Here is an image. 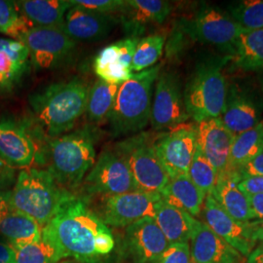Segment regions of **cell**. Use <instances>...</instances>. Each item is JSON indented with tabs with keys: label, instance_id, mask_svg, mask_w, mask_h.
<instances>
[{
	"label": "cell",
	"instance_id": "cell-11",
	"mask_svg": "<svg viewBox=\"0 0 263 263\" xmlns=\"http://www.w3.org/2000/svg\"><path fill=\"white\" fill-rule=\"evenodd\" d=\"M90 195H116L138 190L126 161L113 149L103 151L83 180Z\"/></svg>",
	"mask_w": 263,
	"mask_h": 263
},
{
	"label": "cell",
	"instance_id": "cell-15",
	"mask_svg": "<svg viewBox=\"0 0 263 263\" xmlns=\"http://www.w3.org/2000/svg\"><path fill=\"white\" fill-rule=\"evenodd\" d=\"M216 235L223 239L243 256H248L256 247L254 239L255 221L242 222L228 215L211 194H208L201 215Z\"/></svg>",
	"mask_w": 263,
	"mask_h": 263
},
{
	"label": "cell",
	"instance_id": "cell-24",
	"mask_svg": "<svg viewBox=\"0 0 263 263\" xmlns=\"http://www.w3.org/2000/svg\"><path fill=\"white\" fill-rule=\"evenodd\" d=\"M154 220L170 244L189 243L196 218L188 213L160 200Z\"/></svg>",
	"mask_w": 263,
	"mask_h": 263
},
{
	"label": "cell",
	"instance_id": "cell-14",
	"mask_svg": "<svg viewBox=\"0 0 263 263\" xmlns=\"http://www.w3.org/2000/svg\"><path fill=\"white\" fill-rule=\"evenodd\" d=\"M160 200L159 193L140 190L103 196L99 217L107 226L126 228L142 218H154Z\"/></svg>",
	"mask_w": 263,
	"mask_h": 263
},
{
	"label": "cell",
	"instance_id": "cell-27",
	"mask_svg": "<svg viewBox=\"0 0 263 263\" xmlns=\"http://www.w3.org/2000/svg\"><path fill=\"white\" fill-rule=\"evenodd\" d=\"M0 234L5 237L12 247L41 240L42 226L32 217L12 210L0 219Z\"/></svg>",
	"mask_w": 263,
	"mask_h": 263
},
{
	"label": "cell",
	"instance_id": "cell-41",
	"mask_svg": "<svg viewBox=\"0 0 263 263\" xmlns=\"http://www.w3.org/2000/svg\"><path fill=\"white\" fill-rule=\"evenodd\" d=\"M239 188L246 195L263 193V177H249L239 181Z\"/></svg>",
	"mask_w": 263,
	"mask_h": 263
},
{
	"label": "cell",
	"instance_id": "cell-13",
	"mask_svg": "<svg viewBox=\"0 0 263 263\" xmlns=\"http://www.w3.org/2000/svg\"><path fill=\"white\" fill-rule=\"evenodd\" d=\"M0 158L13 169H28L42 158L29 121L0 117Z\"/></svg>",
	"mask_w": 263,
	"mask_h": 263
},
{
	"label": "cell",
	"instance_id": "cell-46",
	"mask_svg": "<svg viewBox=\"0 0 263 263\" xmlns=\"http://www.w3.org/2000/svg\"><path fill=\"white\" fill-rule=\"evenodd\" d=\"M247 263H263V246L257 245L247 256Z\"/></svg>",
	"mask_w": 263,
	"mask_h": 263
},
{
	"label": "cell",
	"instance_id": "cell-34",
	"mask_svg": "<svg viewBox=\"0 0 263 263\" xmlns=\"http://www.w3.org/2000/svg\"><path fill=\"white\" fill-rule=\"evenodd\" d=\"M31 26L21 16L15 1L0 0V33L19 41L21 35Z\"/></svg>",
	"mask_w": 263,
	"mask_h": 263
},
{
	"label": "cell",
	"instance_id": "cell-18",
	"mask_svg": "<svg viewBox=\"0 0 263 263\" xmlns=\"http://www.w3.org/2000/svg\"><path fill=\"white\" fill-rule=\"evenodd\" d=\"M197 146L216 170L218 176L228 172L229 156L235 136L220 117L196 123Z\"/></svg>",
	"mask_w": 263,
	"mask_h": 263
},
{
	"label": "cell",
	"instance_id": "cell-28",
	"mask_svg": "<svg viewBox=\"0 0 263 263\" xmlns=\"http://www.w3.org/2000/svg\"><path fill=\"white\" fill-rule=\"evenodd\" d=\"M263 149V119L255 127L235 136L231 146L228 172L238 171Z\"/></svg>",
	"mask_w": 263,
	"mask_h": 263
},
{
	"label": "cell",
	"instance_id": "cell-39",
	"mask_svg": "<svg viewBox=\"0 0 263 263\" xmlns=\"http://www.w3.org/2000/svg\"><path fill=\"white\" fill-rule=\"evenodd\" d=\"M0 53L7 54L20 62L28 63L29 54L27 47L18 40L0 37Z\"/></svg>",
	"mask_w": 263,
	"mask_h": 263
},
{
	"label": "cell",
	"instance_id": "cell-49",
	"mask_svg": "<svg viewBox=\"0 0 263 263\" xmlns=\"http://www.w3.org/2000/svg\"><path fill=\"white\" fill-rule=\"evenodd\" d=\"M61 263H73V262H71V261H67V262H61Z\"/></svg>",
	"mask_w": 263,
	"mask_h": 263
},
{
	"label": "cell",
	"instance_id": "cell-12",
	"mask_svg": "<svg viewBox=\"0 0 263 263\" xmlns=\"http://www.w3.org/2000/svg\"><path fill=\"white\" fill-rule=\"evenodd\" d=\"M154 146L170 179L187 175L197 148L196 123L186 122L155 136Z\"/></svg>",
	"mask_w": 263,
	"mask_h": 263
},
{
	"label": "cell",
	"instance_id": "cell-7",
	"mask_svg": "<svg viewBox=\"0 0 263 263\" xmlns=\"http://www.w3.org/2000/svg\"><path fill=\"white\" fill-rule=\"evenodd\" d=\"M154 140L151 133L141 132L118 142L114 151L128 164L138 190L160 194L170 177L160 161Z\"/></svg>",
	"mask_w": 263,
	"mask_h": 263
},
{
	"label": "cell",
	"instance_id": "cell-8",
	"mask_svg": "<svg viewBox=\"0 0 263 263\" xmlns=\"http://www.w3.org/2000/svg\"><path fill=\"white\" fill-rule=\"evenodd\" d=\"M180 28L193 40L230 52L242 29L227 12L210 5H203L192 17L182 20Z\"/></svg>",
	"mask_w": 263,
	"mask_h": 263
},
{
	"label": "cell",
	"instance_id": "cell-32",
	"mask_svg": "<svg viewBox=\"0 0 263 263\" xmlns=\"http://www.w3.org/2000/svg\"><path fill=\"white\" fill-rule=\"evenodd\" d=\"M242 29L263 28V0H244L233 2L227 12Z\"/></svg>",
	"mask_w": 263,
	"mask_h": 263
},
{
	"label": "cell",
	"instance_id": "cell-21",
	"mask_svg": "<svg viewBox=\"0 0 263 263\" xmlns=\"http://www.w3.org/2000/svg\"><path fill=\"white\" fill-rule=\"evenodd\" d=\"M173 9L164 0H125L120 11V23L129 37H140L149 26L161 25Z\"/></svg>",
	"mask_w": 263,
	"mask_h": 263
},
{
	"label": "cell",
	"instance_id": "cell-2",
	"mask_svg": "<svg viewBox=\"0 0 263 263\" xmlns=\"http://www.w3.org/2000/svg\"><path fill=\"white\" fill-rule=\"evenodd\" d=\"M90 86L81 78L49 85L28 99L35 120L48 137L70 131L86 113Z\"/></svg>",
	"mask_w": 263,
	"mask_h": 263
},
{
	"label": "cell",
	"instance_id": "cell-16",
	"mask_svg": "<svg viewBox=\"0 0 263 263\" xmlns=\"http://www.w3.org/2000/svg\"><path fill=\"white\" fill-rule=\"evenodd\" d=\"M262 112V100L254 91L238 83L227 85L224 106L219 117L234 136L261 122Z\"/></svg>",
	"mask_w": 263,
	"mask_h": 263
},
{
	"label": "cell",
	"instance_id": "cell-29",
	"mask_svg": "<svg viewBox=\"0 0 263 263\" xmlns=\"http://www.w3.org/2000/svg\"><path fill=\"white\" fill-rule=\"evenodd\" d=\"M93 67L99 79L110 84L121 85L134 74L131 67L124 64L115 43L98 53Z\"/></svg>",
	"mask_w": 263,
	"mask_h": 263
},
{
	"label": "cell",
	"instance_id": "cell-50",
	"mask_svg": "<svg viewBox=\"0 0 263 263\" xmlns=\"http://www.w3.org/2000/svg\"><path fill=\"white\" fill-rule=\"evenodd\" d=\"M0 91H1V88H0Z\"/></svg>",
	"mask_w": 263,
	"mask_h": 263
},
{
	"label": "cell",
	"instance_id": "cell-23",
	"mask_svg": "<svg viewBox=\"0 0 263 263\" xmlns=\"http://www.w3.org/2000/svg\"><path fill=\"white\" fill-rule=\"evenodd\" d=\"M238 174L226 173L218 176L211 195L228 215L242 222L254 221L247 195L239 188Z\"/></svg>",
	"mask_w": 263,
	"mask_h": 263
},
{
	"label": "cell",
	"instance_id": "cell-5",
	"mask_svg": "<svg viewBox=\"0 0 263 263\" xmlns=\"http://www.w3.org/2000/svg\"><path fill=\"white\" fill-rule=\"evenodd\" d=\"M161 68L158 64L134 73L119 86L108 121L114 136L141 133L151 123L154 85Z\"/></svg>",
	"mask_w": 263,
	"mask_h": 263
},
{
	"label": "cell",
	"instance_id": "cell-43",
	"mask_svg": "<svg viewBox=\"0 0 263 263\" xmlns=\"http://www.w3.org/2000/svg\"><path fill=\"white\" fill-rule=\"evenodd\" d=\"M254 220L263 221V193L247 195Z\"/></svg>",
	"mask_w": 263,
	"mask_h": 263
},
{
	"label": "cell",
	"instance_id": "cell-37",
	"mask_svg": "<svg viewBox=\"0 0 263 263\" xmlns=\"http://www.w3.org/2000/svg\"><path fill=\"white\" fill-rule=\"evenodd\" d=\"M151 263H192L189 243L171 244Z\"/></svg>",
	"mask_w": 263,
	"mask_h": 263
},
{
	"label": "cell",
	"instance_id": "cell-47",
	"mask_svg": "<svg viewBox=\"0 0 263 263\" xmlns=\"http://www.w3.org/2000/svg\"><path fill=\"white\" fill-rule=\"evenodd\" d=\"M255 221L254 230V239L256 245L263 246V221Z\"/></svg>",
	"mask_w": 263,
	"mask_h": 263
},
{
	"label": "cell",
	"instance_id": "cell-30",
	"mask_svg": "<svg viewBox=\"0 0 263 263\" xmlns=\"http://www.w3.org/2000/svg\"><path fill=\"white\" fill-rule=\"evenodd\" d=\"M119 86L98 79L90 88L86 113L91 122L103 124L109 121Z\"/></svg>",
	"mask_w": 263,
	"mask_h": 263
},
{
	"label": "cell",
	"instance_id": "cell-38",
	"mask_svg": "<svg viewBox=\"0 0 263 263\" xmlns=\"http://www.w3.org/2000/svg\"><path fill=\"white\" fill-rule=\"evenodd\" d=\"M70 2L98 13L113 15L114 13H120L125 0H70Z\"/></svg>",
	"mask_w": 263,
	"mask_h": 263
},
{
	"label": "cell",
	"instance_id": "cell-19",
	"mask_svg": "<svg viewBox=\"0 0 263 263\" xmlns=\"http://www.w3.org/2000/svg\"><path fill=\"white\" fill-rule=\"evenodd\" d=\"M192 263H242L244 256L196 218L189 241Z\"/></svg>",
	"mask_w": 263,
	"mask_h": 263
},
{
	"label": "cell",
	"instance_id": "cell-31",
	"mask_svg": "<svg viewBox=\"0 0 263 263\" xmlns=\"http://www.w3.org/2000/svg\"><path fill=\"white\" fill-rule=\"evenodd\" d=\"M165 43L166 35L164 34H152L140 38L133 58V72H141L156 66L163 54Z\"/></svg>",
	"mask_w": 263,
	"mask_h": 263
},
{
	"label": "cell",
	"instance_id": "cell-6",
	"mask_svg": "<svg viewBox=\"0 0 263 263\" xmlns=\"http://www.w3.org/2000/svg\"><path fill=\"white\" fill-rule=\"evenodd\" d=\"M230 56L209 59L198 65L183 91L187 114L195 123L221 115L227 82L222 69Z\"/></svg>",
	"mask_w": 263,
	"mask_h": 263
},
{
	"label": "cell",
	"instance_id": "cell-36",
	"mask_svg": "<svg viewBox=\"0 0 263 263\" xmlns=\"http://www.w3.org/2000/svg\"><path fill=\"white\" fill-rule=\"evenodd\" d=\"M28 63L20 62L7 54L0 53V88L1 91L11 89L14 83L18 82L20 78L28 68Z\"/></svg>",
	"mask_w": 263,
	"mask_h": 263
},
{
	"label": "cell",
	"instance_id": "cell-48",
	"mask_svg": "<svg viewBox=\"0 0 263 263\" xmlns=\"http://www.w3.org/2000/svg\"><path fill=\"white\" fill-rule=\"evenodd\" d=\"M261 87H262V91H263V76H262V79H261Z\"/></svg>",
	"mask_w": 263,
	"mask_h": 263
},
{
	"label": "cell",
	"instance_id": "cell-42",
	"mask_svg": "<svg viewBox=\"0 0 263 263\" xmlns=\"http://www.w3.org/2000/svg\"><path fill=\"white\" fill-rule=\"evenodd\" d=\"M16 181L15 169L10 167L0 158V189L9 190Z\"/></svg>",
	"mask_w": 263,
	"mask_h": 263
},
{
	"label": "cell",
	"instance_id": "cell-4",
	"mask_svg": "<svg viewBox=\"0 0 263 263\" xmlns=\"http://www.w3.org/2000/svg\"><path fill=\"white\" fill-rule=\"evenodd\" d=\"M97 133L84 127L47 140L48 171L68 189L79 186L96 162Z\"/></svg>",
	"mask_w": 263,
	"mask_h": 263
},
{
	"label": "cell",
	"instance_id": "cell-22",
	"mask_svg": "<svg viewBox=\"0 0 263 263\" xmlns=\"http://www.w3.org/2000/svg\"><path fill=\"white\" fill-rule=\"evenodd\" d=\"M15 4L31 27L63 30L66 12L72 7L70 0H22Z\"/></svg>",
	"mask_w": 263,
	"mask_h": 263
},
{
	"label": "cell",
	"instance_id": "cell-35",
	"mask_svg": "<svg viewBox=\"0 0 263 263\" xmlns=\"http://www.w3.org/2000/svg\"><path fill=\"white\" fill-rule=\"evenodd\" d=\"M16 251V263H59L55 252L41 240L13 247Z\"/></svg>",
	"mask_w": 263,
	"mask_h": 263
},
{
	"label": "cell",
	"instance_id": "cell-17",
	"mask_svg": "<svg viewBox=\"0 0 263 263\" xmlns=\"http://www.w3.org/2000/svg\"><path fill=\"white\" fill-rule=\"evenodd\" d=\"M170 245L152 217L127 226L123 235V253L133 263H151Z\"/></svg>",
	"mask_w": 263,
	"mask_h": 263
},
{
	"label": "cell",
	"instance_id": "cell-1",
	"mask_svg": "<svg viewBox=\"0 0 263 263\" xmlns=\"http://www.w3.org/2000/svg\"><path fill=\"white\" fill-rule=\"evenodd\" d=\"M42 239L59 261L73 258L79 263H104L115 248L109 227L76 196L43 226Z\"/></svg>",
	"mask_w": 263,
	"mask_h": 263
},
{
	"label": "cell",
	"instance_id": "cell-25",
	"mask_svg": "<svg viewBox=\"0 0 263 263\" xmlns=\"http://www.w3.org/2000/svg\"><path fill=\"white\" fill-rule=\"evenodd\" d=\"M160 195L166 203L186 212L195 218L201 215L207 196L191 181L187 175L170 179Z\"/></svg>",
	"mask_w": 263,
	"mask_h": 263
},
{
	"label": "cell",
	"instance_id": "cell-9",
	"mask_svg": "<svg viewBox=\"0 0 263 263\" xmlns=\"http://www.w3.org/2000/svg\"><path fill=\"white\" fill-rule=\"evenodd\" d=\"M28 49L29 59L38 70L60 67L76 49V41L63 29L31 27L19 39Z\"/></svg>",
	"mask_w": 263,
	"mask_h": 263
},
{
	"label": "cell",
	"instance_id": "cell-10",
	"mask_svg": "<svg viewBox=\"0 0 263 263\" xmlns=\"http://www.w3.org/2000/svg\"><path fill=\"white\" fill-rule=\"evenodd\" d=\"M189 119L179 76L170 71L160 72L152 97L151 128L156 132L168 131Z\"/></svg>",
	"mask_w": 263,
	"mask_h": 263
},
{
	"label": "cell",
	"instance_id": "cell-45",
	"mask_svg": "<svg viewBox=\"0 0 263 263\" xmlns=\"http://www.w3.org/2000/svg\"><path fill=\"white\" fill-rule=\"evenodd\" d=\"M10 189H0V219H2L13 210L10 204Z\"/></svg>",
	"mask_w": 263,
	"mask_h": 263
},
{
	"label": "cell",
	"instance_id": "cell-26",
	"mask_svg": "<svg viewBox=\"0 0 263 263\" xmlns=\"http://www.w3.org/2000/svg\"><path fill=\"white\" fill-rule=\"evenodd\" d=\"M231 60L246 71L263 70V28L241 29L231 49Z\"/></svg>",
	"mask_w": 263,
	"mask_h": 263
},
{
	"label": "cell",
	"instance_id": "cell-3",
	"mask_svg": "<svg viewBox=\"0 0 263 263\" xmlns=\"http://www.w3.org/2000/svg\"><path fill=\"white\" fill-rule=\"evenodd\" d=\"M74 197L48 170L30 167L20 172L9 199L13 210L32 217L43 228Z\"/></svg>",
	"mask_w": 263,
	"mask_h": 263
},
{
	"label": "cell",
	"instance_id": "cell-33",
	"mask_svg": "<svg viewBox=\"0 0 263 263\" xmlns=\"http://www.w3.org/2000/svg\"><path fill=\"white\" fill-rule=\"evenodd\" d=\"M187 176L191 181L206 195L212 193L218 179L216 170L204 156L198 146L189 166Z\"/></svg>",
	"mask_w": 263,
	"mask_h": 263
},
{
	"label": "cell",
	"instance_id": "cell-20",
	"mask_svg": "<svg viewBox=\"0 0 263 263\" xmlns=\"http://www.w3.org/2000/svg\"><path fill=\"white\" fill-rule=\"evenodd\" d=\"M118 22L114 15L98 13L72 4L66 12L64 31L76 42L98 40L107 36Z\"/></svg>",
	"mask_w": 263,
	"mask_h": 263
},
{
	"label": "cell",
	"instance_id": "cell-44",
	"mask_svg": "<svg viewBox=\"0 0 263 263\" xmlns=\"http://www.w3.org/2000/svg\"><path fill=\"white\" fill-rule=\"evenodd\" d=\"M0 263H16V251L8 243L0 242Z\"/></svg>",
	"mask_w": 263,
	"mask_h": 263
},
{
	"label": "cell",
	"instance_id": "cell-40",
	"mask_svg": "<svg viewBox=\"0 0 263 263\" xmlns=\"http://www.w3.org/2000/svg\"><path fill=\"white\" fill-rule=\"evenodd\" d=\"M237 174L241 179L249 177H263V149L239 170Z\"/></svg>",
	"mask_w": 263,
	"mask_h": 263
}]
</instances>
